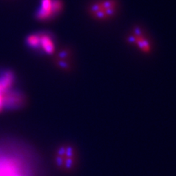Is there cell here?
<instances>
[{"instance_id":"1","label":"cell","mask_w":176,"mask_h":176,"mask_svg":"<svg viewBox=\"0 0 176 176\" xmlns=\"http://www.w3.org/2000/svg\"><path fill=\"white\" fill-rule=\"evenodd\" d=\"M76 153L72 146H62L58 149L56 158L57 165L70 171L76 164Z\"/></svg>"},{"instance_id":"2","label":"cell","mask_w":176,"mask_h":176,"mask_svg":"<svg viewBox=\"0 0 176 176\" xmlns=\"http://www.w3.org/2000/svg\"><path fill=\"white\" fill-rule=\"evenodd\" d=\"M62 6V2L59 0H42V5L37 12V18L41 20H46L60 12Z\"/></svg>"},{"instance_id":"3","label":"cell","mask_w":176,"mask_h":176,"mask_svg":"<svg viewBox=\"0 0 176 176\" xmlns=\"http://www.w3.org/2000/svg\"><path fill=\"white\" fill-rule=\"evenodd\" d=\"M128 41L131 43L135 44L144 53H150L151 51V46L150 45V43L144 37L143 35H142V33L137 35L134 32L132 35L128 37Z\"/></svg>"},{"instance_id":"4","label":"cell","mask_w":176,"mask_h":176,"mask_svg":"<svg viewBox=\"0 0 176 176\" xmlns=\"http://www.w3.org/2000/svg\"><path fill=\"white\" fill-rule=\"evenodd\" d=\"M40 46H41L44 51L49 55L53 53L55 51V45L53 41L47 35L40 36Z\"/></svg>"},{"instance_id":"5","label":"cell","mask_w":176,"mask_h":176,"mask_svg":"<svg viewBox=\"0 0 176 176\" xmlns=\"http://www.w3.org/2000/svg\"><path fill=\"white\" fill-rule=\"evenodd\" d=\"M27 43L29 45L33 47H37L40 46V36L30 35L27 38Z\"/></svg>"}]
</instances>
